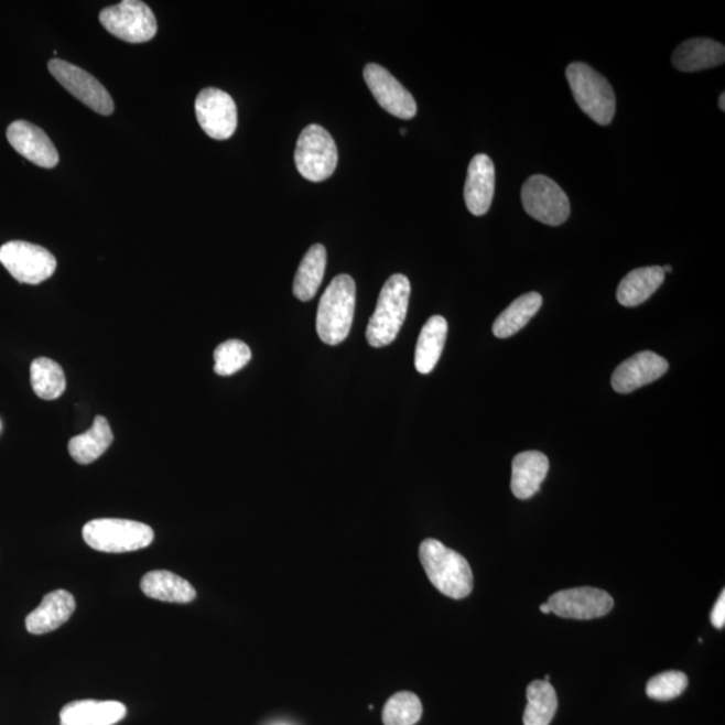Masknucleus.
Returning a JSON list of instances; mask_svg holds the SVG:
<instances>
[{"label": "nucleus", "instance_id": "7c9ffc66", "mask_svg": "<svg viewBox=\"0 0 725 725\" xmlns=\"http://www.w3.org/2000/svg\"><path fill=\"white\" fill-rule=\"evenodd\" d=\"M686 674L679 671H669L654 675L649 680L647 694L657 702H669L681 696L688 688Z\"/></svg>", "mask_w": 725, "mask_h": 725}, {"label": "nucleus", "instance_id": "f704fd0d", "mask_svg": "<svg viewBox=\"0 0 725 725\" xmlns=\"http://www.w3.org/2000/svg\"><path fill=\"white\" fill-rule=\"evenodd\" d=\"M663 273H671L672 272V267L671 266H666L662 268Z\"/></svg>", "mask_w": 725, "mask_h": 725}, {"label": "nucleus", "instance_id": "f257e3e1", "mask_svg": "<svg viewBox=\"0 0 725 725\" xmlns=\"http://www.w3.org/2000/svg\"><path fill=\"white\" fill-rule=\"evenodd\" d=\"M420 559L425 573L440 593L452 599H464L473 589L470 564L458 552L435 539L423 540Z\"/></svg>", "mask_w": 725, "mask_h": 725}, {"label": "nucleus", "instance_id": "0eeeda50", "mask_svg": "<svg viewBox=\"0 0 725 725\" xmlns=\"http://www.w3.org/2000/svg\"><path fill=\"white\" fill-rule=\"evenodd\" d=\"M100 22L108 32L129 43L149 42L158 33L156 17L139 0H122L100 12Z\"/></svg>", "mask_w": 725, "mask_h": 725}, {"label": "nucleus", "instance_id": "dca6fc26", "mask_svg": "<svg viewBox=\"0 0 725 725\" xmlns=\"http://www.w3.org/2000/svg\"><path fill=\"white\" fill-rule=\"evenodd\" d=\"M495 184L494 162L485 153H478L469 164L464 190L466 207L473 215L481 217L488 213L491 201H494Z\"/></svg>", "mask_w": 725, "mask_h": 725}, {"label": "nucleus", "instance_id": "f03ea898", "mask_svg": "<svg viewBox=\"0 0 725 725\" xmlns=\"http://www.w3.org/2000/svg\"><path fill=\"white\" fill-rule=\"evenodd\" d=\"M356 285L351 275L340 274L332 280L318 303L316 329L328 346L347 339L354 322Z\"/></svg>", "mask_w": 725, "mask_h": 725}, {"label": "nucleus", "instance_id": "c85d7f7f", "mask_svg": "<svg viewBox=\"0 0 725 725\" xmlns=\"http://www.w3.org/2000/svg\"><path fill=\"white\" fill-rule=\"evenodd\" d=\"M422 703L416 694L398 692L389 699L383 708L385 725H414L421 721Z\"/></svg>", "mask_w": 725, "mask_h": 725}, {"label": "nucleus", "instance_id": "2eb2a0df", "mask_svg": "<svg viewBox=\"0 0 725 725\" xmlns=\"http://www.w3.org/2000/svg\"><path fill=\"white\" fill-rule=\"evenodd\" d=\"M8 140L12 149L39 167L53 169L59 162L53 141L32 122H12L8 129Z\"/></svg>", "mask_w": 725, "mask_h": 725}, {"label": "nucleus", "instance_id": "412c9836", "mask_svg": "<svg viewBox=\"0 0 725 725\" xmlns=\"http://www.w3.org/2000/svg\"><path fill=\"white\" fill-rule=\"evenodd\" d=\"M140 586L147 597L170 604H190L196 598L192 583L165 570L145 574Z\"/></svg>", "mask_w": 725, "mask_h": 725}, {"label": "nucleus", "instance_id": "4be33fe9", "mask_svg": "<svg viewBox=\"0 0 725 725\" xmlns=\"http://www.w3.org/2000/svg\"><path fill=\"white\" fill-rule=\"evenodd\" d=\"M666 280V273L661 267H647L632 270L620 281L617 289V300L620 305L638 306L648 301L659 291Z\"/></svg>", "mask_w": 725, "mask_h": 725}, {"label": "nucleus", "instance_id": "bb28decb", "mask_svg": "<svg viewBox=\"0 0 725 725\" xmlns=\"http://www.w3.org/2000/svg\"><path fill=\"white\" fill-rule=\"evenodd\" d=\"M527 699L524 725H550L558 710L555 688L547 681H533L527 688Z\"/></svg>", "mask_w": 725, "mask_h": 725}, {"label": "nucleus", "instance_id": "ddd939ff", "mask_svg": "<svg viewBox=\"0 0 725 725\" xmlns=\"http://www.w3.org/2000/svg\"><path fill=\"white\" fill-rule=\"evenodd\" d=\"M362 76H365L375 100L386 112L402 120L414 118L416 115L414 97L389 71L377 64H368Z\"/></svg>", "mask_w": 725, "mask_h": 725}, {"label": "nucleus", "instance_id": "c9c22d12", "mask_svg": "<svg viewBox=\"0 0 725 725\" xmlns=\"http://www.w3.org/2000/svg\"><path fill=\"white\" fill-rule=\"evenodd\" d=\"M401 133H402V134H405V133H408V131H405V129L402 128V129H401Z\"/></svg>", "mask_w": 725, "mask_h": 725}, {"label": "nucleus", "instance_id": "2f4dec72", "mask_svg": "<svg viewBox=\"0 0 725 725\" xmlns=\"http://www.w3.org/2000/svg\"><path fill=\"white\" fill-rule=\"evenodd\" d=\"M711 623L716 629H724L725 626V593L718 597L714 610L711 613Z\"/></svg>", "mask_w": 725, "mask_h": 725}, {"label": "nucleus", "instance_id": "9d476101", "mask_svg": "<svg viewBox=\"0 0 725 725\" xmlns=\"http://www.w3.org/2000/svg\"><path fill=\"white\" fill-rule=\"evenodd\" d=\"M48 71L67 91H71L86 107L104 116L113 113L115 104L108 90L82 67L55 58L48 63Z\"/></svg>", "mask_w": 725, "mask_h": 725}, {"label": "nucleus", "instance_id": "cd10ccee", "mask_svg": "<svg viewBox=\"0 0 725 725\" xmlns=\"http://www.w3.org/2000/svg\"><path fill=\"white\" fill-rule=\"evenodd\" d=\"M30 379L35 394L46 401L59 398L66 389L63 367L52 359H35L30 368Z\"/></svg>", "mask_w": 725, "mask_h": 725}, {"label": "nucleus", "instance_id": "72a5a7b5", "mask_svg": "<svg viewBox=\"0 0 725 725\" xmlns=\"http://www.w3.org/2000/svg\"><path fill=\"white\" fill-rule=\"evenodd\" d=\"M540 612H542L543 614H550L551 608H550L549 604L540 605Z\"/></svg>", "mask_w": 725, "mask_h": 725}, {"label": "nucleus", "instance_id": "a878e982", "mask_svg": "<svg viewBox=\"0 0 725 725\" xmlns=\"http://www.w3.org/2000/svg\"><path fill=\"white\" fill-rule=\"evenodd\" d=\"M543 297L537 292L523 294L516 299L506 311L496 318L494 335L507 339L523 329L531 318L542 309Z\"/></svg>", "mask_w": 725, "mask_h": 725}, {"label": "nucleus", "instance_id": "6e6552de", "mask_svg": "<svg viewBox=\"0 0 725 725\" xmlns=\"http://www.w3.org/2000/svg\"><path fill=\"white\" fill-rule=\"evenodd\" d=\"M0 262L21 284L39 285L57 269L55 257L42 246L11 241L0 248Z\"/></svg>", "mask_w": 725, "mask_h": 725}, {"label": "nucleus", "instance_id": "39448f33", "mask_svg": "<svg viewBox=\"0 0 725 725\" xmlns=\"http://www.w3.org/2000/svg\"><path fill=\"white\" fill-rule=\"evenodd\" d=\"M83 537L96 551L122 554L145 549L153 542L155 533L150 526L139 521L98 519L85 524Z\"/></svg>", "mask_w": 725, "mask_h": 725}, {"label": "nucleus", "instance_id": "473e14b6", "mask_svg": "<svg viewBox=\"0 0 725 725\" xmlns=\"http://www.w3.org/2000/svg\"><path fill=\"white\" fill-rule=\"evenodd\" d=\"M718 108L725 110V94H722L721 98H718Z\"/></svg>", "mask_w": 725, "mask_h": 725}, {"label": "nucleus", "instance_id": "f3484780", "mask_svg": "<svg viewBox=\"0 0 725 725\" xmlns=\"http://www.w3.org/2000/svg\"><path fill=\"white\" fill-rule=\"evenodd\" d=\"M75 610V597L66 589H55L45 595L42 604L29 614L26 629L35 636L46 635L67 623Z\"/></svg>", "mask_w": 725, "mask_h": 725}, {"label": "nucleus", "instance_id": "9b49d317", "mask_svg": "<svg viewBox=\"0 0 725 725\" xmlns=\"http://www.w3.org/2000/svg\"><path fill=\"white\" fill-rule=\"evenodd\" d=\"M195 113L203 131L215 140L229 139L236 132L237 106L224 90L203 89L196 97Z\"/></svg>", "mask_w": 725, "mask_h": 725}, {"label": "nucleus", "instance_id": "aec40b11", "mask_svg": "<svg viewBox=\"0 0 725 725\" xmlns=\"http://www.w3.org/2000/svg\"><path fill=\"white\" fill-rule=\"evenodd\" d=\"M725 61V47L708 39H693L681 43L672 55L675 69L693 73L721 66Z\"/></svg>", "mask_w": 725, "mask_h": 725}, {"label": "nucleus", "instance_id": "20e7f679", "mask_svg": "<svg viewBox=\"0 0 725 725\" xmlns=\"http://www.w3.org/2000/svg\"><path fill=\"white\" fill-rule=\"evenodd\" d=\"M565 76L577 107L597 125H610L616 115V95L607 79L583 63L569 65Z\"/></svg>", "mask_w": 725, "mask_h": 725}, {"label": "nucleus", "instance_id": "c756f323", "mask_svg": "<svg viewBox=\"0 0 725 725\" xmlns=\"http://www.w3.org/2000/svg\"><path fill=\"white\" fill-rule=\"evenodd\" d=\"M251 359V351L248 344L232 339L219 344L214 351V371L220 377H230V375L242 370Z\"/></svg>", "mask_w": 725, "mask_h": 725}, {"label": "nucleus", "instance_id": "f8f14e48", "mask_svg": "<svg viewBox=\"0 0 725 725\" xmlns=\"http://www.w3.org/2000/svg\"><path fill=\"white\" fill-rule=\"evenodd\" d=\"M547 604L558 617L587 620L605 617L613 610L614 599L605 589L576 587L551 595Z\"/></svg>", "mask_w": 725, "mask_h": 725}, {"label": "nucleus", "instance_id": "423d86ee", "mask_svg": "<svg viewBox=\"0 0 725 725\" xmlns=\"http://www.w3.org/2000/svg\"><path fill=\"white\" fill-rule=\"evenodd\" d=\"M337 161H339L337 147L327 129L311 125L301 132L294 152V162L306 181H327L334 174Z\"/></svg>", "mask_w": 725, "mask_h": 725}, {"label": "nucleus", "instance_id": "4468645a", "mask_svg": "<svg viewBox=\"0 0 725 725\" xmlns=\"http://www.w3.org/2000/svg\"><path fill=\"white\" fill-rule=\"evenodd\" d=\"M668 368L669 362L662 356L651 351L638 353L616 368L612 377L613 389L619 394H629L663 377Z\"/></svg>", "mask_w": 725, "mask_h": 725}, {"label": "nucleus", "instance_id": "393cba45", "mask_svg": "<svg viewBox=\"0 0 725 725\" xmlns=\"http://www.w3.org/2000/svg\"><path fill=\"white\" fill-rule=\"evenodd\" d=\"M325 267H327V250L321 244L313 245L300 263L293 284L294 296L301 301L315 297L324 279Z\"/></svg>", "mask_w": 725, "mask_h": 725}, {"label": "nucleus", "instance_id": "7ed1b4c3", "mask_svg": "<svg viewBox=\"0 0 725 725\" xmlns=\"http://www.w3.org/2000/svg\"><path fill=\"white\" fill-rule=\"evenodd\" d=\"M410 293V281L405 275L394 274L386 281L377 310L367 325L366 337L371 347H386L397 339L408 316Z\"/></svg>", "mask_w": 725, "mask_h": 725}, {"label": "nucleus", "instance_id": "1a4fd4ad", "mask_svg": "<svg viewBox=\"0 0 725 725\" xmlns=\"http://www.w3.org/2000/svg\"><path fill=\"white\" fill-rule=\"evenodd\" d=\"M524 210L544 225L559 226L569 219L571 205L559 184L544 175L528 177L521 190Z\"/></svg>", "mask_w": 725, "mask_h": 725}, {"label": "nucleus", "instance_id": "a211bd4d", "mask_svg": "<svg viewBox=\"0 0 725 725\" xmlns=\"http://www.w3.org/2000/svg\"><path fill=\"white\" fill-rule=\"evenodd\" d=\"M550 470V461L542 452L531 451L518 454L512 463L511 488L520 500L531 499L540 490Z\"/></svg>", "mask_w": 725, "mask_h": 725}, {"label": "nucleus", "instance_id": "b1692460", "mask_svg": "<svg viewBox=\"0 0 725 725\" xmlns=\"http://www.w3.org/2000/svg\"><path fill=\"white\" fill-rule=\"evenodd\" d=\"M113 433L106 416L98 415L94 425L69 442V453L76 463L88 465L100 458L112 445Z\"/></svg>", "mask_w": 725, "mask_h": 725}, {"label": "nucleus", "instance_id": "6ab92c4d", "mask_svg": "<svg viewBox=\"0 0 725 725\" xmlns=\"http://www.w3.org/2000/svg\"><path fill=\"white\" fill-rule=\"evenodd\" d=\"M127 715V706L119 702L78 700L64 706L61 725H113Z\"/></svg>", "mask_w": 725, "mask_h": 725}, {"label": "nucleus", "instance_id": "5701e85b", "mask_svg": "<svg viewBox=\"0 0 725 725\" xmlns=\"http://www.w3.org/2000/svg\"><path fill=\"white\" fill-rule=\"evenodd\" d=\"M447 336V322L442 316L429 318L421 331L415 347V368L423 375L432 372L444 351Z\"/></svg>", "mask_w": 725, "mask_h": 725}]
</instances>
